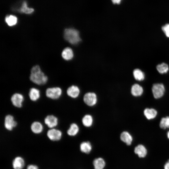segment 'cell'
Instances as JSON below:
<instances>
[{
    "instance_id": "obj_30",
    "label": "cell",
    "mask_w": 169,
    "mask_h": 169,
    "mask_svg": "<svg viewBox=\"0 0 169 169\" xmlns=\"http://www.w3.org/2000/svg\"><path fill=\"white\" fill-rule=\"evenodd\" d=\"M112 3L114 4H120L122 0H111Z\"/></svg>"
},
{
    "instance_id": "obj_27",
    "label": "cell",
    "mask_w": 169,
    "mask_h": 169,
    "mask_svg": "<svg viewBox=\"0 0 169 169\" xmlns=\"http://www.w3.org/2000/svg\"><path fill=\"white\" fill-rule=\"evenodd\" d=\"M159 125L160 128L162 129L169 128V116L162 118Z\"/></svg>"
},
{
    "instance_id": "obj_29",
    "label": "cell",
    "mask_w": 169,
    "mask_h": 169,
    "mask_svg": "<svg viewBox=\"0 0 169 169\" xmlns=\"http://www.w3.org/2000/svg\"><path fill=\"white\" fill-rule=\"evenodd\" d=\"M27 169H38L37 166L33 165H30L27 166Z\"/></svg>"
},
{
    "instance_id": "obj_8",
    "label": "cell",
    "mask_w": 169,
    "mask_h": 169,
    "mask_svg": "<svg viewBox=\"0 0 169 169\" xmlns=\"http://www.w3.org/2000/svg\"><path fill=\"white\" fill-rule=\"evenodd\" d=\"M23 100V96L22 94L19 93L13 94L11 98V101L13 105L18 108L22 107V103Z\"/></svg>"
},
{
    "instance_id": "obj_6",
    "label": "cell",
    "mask_w": 169,
    "mask_h": 169,
    "mask_svg": "<svg viewBox=\"0 0 169 169\" xmlns=\"http://www.w3.org/2000/svg\"><path fill=\"white\" fill-rule=\"evenodd\" d=\"M4 125L6 129L9 131H11L17 126V123L14 120L13 115H8L5 117Z\"/></svg>"
},
{
    "instance_id": "obj_1",
    "label": "cell",
    "mask_w": 169,
    "mask_h": 169,
    "mask_svg": "<svg viewBox=\"0 0 169 169\" xmlns=\"http://www.w3.org/2000/svg\"><path fill=\"white\" fill-rule=\"evenodd\" d=\"M30 79L34 83L41 85L47 82L48 78L42 72L39 66L36 65L33 67L31 69Z\"/></svg>"
},
{
    "instance_id": "obj_16",
    "label": "cell",
    "mask_w": 169,
    "mask_h": 169,
    "mask_svg": "<svg viewBox=\"0 0 169 169\" xmlns=\"http://www.w3.org/2000/svg\"><path fill=\"white\" fill-rule=\"evenodd\" d=\"M120 139L127 145H130L133 141V138L131 135L127 131H124L120 135Z\"/></svg>"
},
{
    "instance_id": "obj_22",
    "label": "cell",
    "mask_w": 169,
    "mask_h": 169,
    "mask_svg": "<svg viewBox=\"0 0 169 169\" xmlns=\"http://www.w3.org/2000/svg\"><path fill=\"white\" fill-rule=\"evenodd\" d=\"M79 127L75 123L71 124L69 128L67 130V134L71 136H74L77 134L79 131Z\"/></svg>"
},
{
    "instance_id": "obj_19",
    "label": "cell",
    "mask_w": 169,
    "mask_h": 169,
    "mask_svg": "<svg viewBox=\"0 0 169 169\" xmlns=\"http://www.w3.org/2000/svg\"><path fill=\"white\" fill-rule=\"evenodd\" d=\"M95 169H103L105 165L104 160L99 157L95 159L93 162Z\"/></svg>"
},
{
    "instance_id": "obj_18",
    "label": "cell",
    "mask_w": 169,
    "mask_h": 169,
    "mask_svg": "<svg viewBox=\"0 0 169 169\" xmlns=\"http://www.w3.org/2000/svg\"><path fill=\"white\" fill-rule=\"evenodd\" d=\"M62 56L65 60L71 59L73 57V53L72 49L69 47L65 48L62 51Z\"/></svg>"
},
{
    "instance_id": "obj_20",
    "label": "cell",
    "mask_w": 169,
    "mask_h": 169,
    "mask_svg": "<svg viewBox=\"0 0 169 169\" xmlns=\"http://www.w3.org/2000/svg\"><path fill=\"white\" fill-rule=\"evenodd\" d=\"M80 148L82 152L86 154L90 153L92 149L91 145L89 141H84L81 143Z\"/></svg>"
},
{
    "instance_id": "obj_25",
    "label": "cell",
    "mask_w": 169,
    "mask_h": 169,
    "mask_svg": "<svg viewBox=\"0 0 169 169\" xmlns=\"http://www.w3.org/2000/svg\"><path fill=\"white\" fill-rule=\"evenodd\" d=\"M82 122L85 126L90 127L93 123V118L92 116L90 115H85L82 119Z\"/></svg>"
},
{
    "instance_id": "obj_24",
    "label": "cell",
    "mask_w": 169,
    "mask_h": 169,
    "mask_svg": "<svg viewBox=\"0 0 169 169\" xmlns=\"http://www.w3.org/2000/svg\"><path fill=\"white\" fill-rule=\"evenodd\" d=\"M156 69L158 72L161 74L166 73L169 70L168 65L165 63H162L158 64L156 66Z\"/></svg>"
},
{
    "instance_id": "obj_28",
    "label": "cell",
    "mask_w": 169,
    "mask_h": 169,
    "mask_svg": "<svg viewBox=\"0 0 169 169\" xmlns=\"http://www.w3.org/2000/svg\"><path fill=\"white\" fill-rule=\"evenodd\" d=\"M161 29L166 36L169 38V23H167L163 26Z\"/></svg>"
},
{
    "instance_id": "obj_14",
    "label": "cell",
    "mask_w": 169,
    "mask_h": 169,
    "mask_svg": "<svg viewBox=\"0 0 169 169\" xmlns=\"http://www.w3.org/2000/svg\"><path fill=\"white\" fill-rule=\"evenodd\" d=\"M28 96L31 100L33 101H36L40 97V91L37 88H32L29 90Z\"/></svg>"
},
{
    "instance_id": "obj_23",
    "label": "cell",
    "mask_w": 169,
    "mask_h": 169,
    "mask_svg": "<svg viewBox=\"0 0 169 169\" xmlns=\"http://www.w3.org/2000/svg\"><path fill=\"white\" fill-rule=\"evenodd\" d=\"M5 21L8 26H13L17 24L18 18L15 16L10 15L5 17Z\"/></svg>"
},
{
    "instance_id": "obj_5",
    "label": "cell",
    "mask_w": 169,
    "mask_h": 169,
    "mask_svg": "<svg viewBox=\"0 0 169 169\" xmlns=\"http://www.w3.org/2000/svg\"><path fill=\"white\" fill-rule=\"evenodd\" d=\"M83 100L87 105L92 106L96 104L97 101V96L94 93L88 92L84 95Z\"/></svg>"
},
{
    "instance_id": "obj_4",
    "label": "cell",
    "mask_w": 169,
    "mask_h": 169,
    "mask_svg": "<svg viewBox=\"0 0 169 169\" xmlns=\"http://www.w3.org/2000/svg\"><path fill=\"white\" fill-rule=\"evenodd\" d=\"M152 91L154 97L156 99H159L162 97L165 92L164 85L161 83H156L153 85Z\"/></svg>"
},
{
    "instance_id": "obj_7",
    "label": "cell",
    "mask_w": 169,
    "mask_h": 169,
    "mask_svg": "<svg viewBox=\"0 0 169 169\" xmlns=\"http://www.w3.org/2000/svg\"><path fill=\"white\" fill-rule=\"evenodd\" d=\"M47 135L50 140L54 141H57L61 139L62 136V133L59 130L52 128L47 131Z\"/></svg>"
},
{
    "instance_id": "obj_2",
    "label": "cell",
    "mask_w": 169,
    "mask_h": 169,
    "mask_svg": "<svg viewBox=\"0 0 169 169\" xmlns=\"http://www.w3.org/2000/svg\"><path fill=\"white\" fill-rule=\"evenodd\" d=\"M64 37L66 40L73 44H77L81 40L79 32L73 28H68L65 29Z\"/></svg>"
},
{
    "instance_id": "obj_31",
    "label": "cell",
    "mask_w": 169,
    "mask_h": 169,
    "mask_svg": "<svg viewBox=\"0 0 169 169\" xmlns=\"http://www.w3.org/2000/svg\"><path fill=\"white\" fill-rule=\"evenodd\" d=\"M164 169H169V160H168L164 165Z\"/></svg>"
},
{
    "instance_id": "obj_9",
    "label": "cell",
    "mask_w": 169,
    "mask_h": 169,
    "mask_svg": "<svg viewBox=\"0 0 169 169\" xmlns=\"http://www.w3.org/2000/svg\"><path fill=\"white\" fill-rule=\"evenodd\" d=\"M44 122L49 128H53L58 125V119L53 115H48L44 118Z\"/></svg>"
},
{
    "instance_id": "obj_10",
    "label": "cell",
    "mask_w": 169,
    "mask_h": 169,
    "mask_svg": "<svg viewBox=\"0 0 169 169\" xmlns=\"http://www.w3.org/2000/svg\"><path fill=\"white\" fill-rule=\"evenodd\" d=\"M66 92L69 96L75 98L79 96L80 93V90L78 86L73 85L68 88Z\"/></svg>"
},
{
    "instance_id": "obj_21",
    "label": "cell",
    "mask_w": 169,
    "mask_h": 169,
    "mask_svg": "<svg viewBox=\"0 0 169 169\" xmlns=\"http://www.w3.org/2000/svg\"><path fill=\"white\" fill-rule=\"evenodd\" d=\"M133 73L134 78L137 80L141 81L145 78V74L139 69H134Z\"/></svg>"
},
{
    "instance_id": "obj_26",
    "label": "cell",
    "mask_w": 169,
    "mask_h": 169,
    "mask_svg": "<svg viewBox=\"0 0 169 169\" xmlns=\"http://www.w3.org/2000/svg\"><path fill=\"white\" fill-rule=\"evenodd\" d=\"M20 12L27 14L32 13L34 11V9L32 8H28L26 2H24L22 4L20 9Z\"/></svg>"
},
{
    "instance_id": "obj_11",
    "label": "cell",
    "mask_w": 169,
    "mask_h": 169,
    "mask_svg": "<svg viewBox=\"0 0 169 169\" xmlns=\"http://www.w3.org/2000/svg\"><path fill=\"white\" fill-rule=\"evenodd\" d=\"M134 152L140 158L145 157L147 154V150L146 147L142 145L139 144L134 149Z\"/></svg>"
},
{
    "instance_id": "obj_15",
    "label": "cell",
    "mask_w": 169,
    "mask_h": 169,
    "mask_svg": "<svg viewBox=\"0 0 169 169\" xmlns=\"http://www.w3.org/2000/svg\"><path fill=\"white\" fill-rule=\"evenodd\" d=\"M30 129L32 132L33 133L38 134L42 132L43 127L40 122L35 121L32 123L31 125Z\"/></svg>"
},
{
    "instance_id": "obj_17",
    "label": "cell",
    "mask_w": 169,
    "mask_h": 169,
    "mask_svg": "<svg viewBox=\"0 0 169 169\" xmlns=\"http://www.w3.org/2000/svg\"><path fill=\"white\" fill-rule=\"evenodd\" d=\"M157 111L153 108H147L144 111V114L146 118L148 120L155 118L157 115Z\"/></svg>"
},
{
    "instance_id": "obj_12",
    "label": "cell",
    "mask_w": 169,
    "mask_h": 169,
    "mask_svg": "<svg viewBox=\"0 0 169 169\" xmlns=\"http://www.w3.org/2000/svg\"><path fill=\"white\" fill-rule=\"evenodd\" d=\"M143 90L141 86L137 84H134L131 89V94L134 96H140L143 93Z\"/></svg>"
},
{
    "instance_id": "obj_32",
    "label": "cell",
    "mask_w": 169,
    "mask_h": 169,
    "mask_svg": "<svg viewBox=\"0 0 169 169\" xmlns=\"http://www.w3.org/2000/svg\"><path fill=\"white\" fill-rule=\"evenodd\" d=\"M167 137L168 139H169V131H168L167 134Z\"/></svg>"
},
{
    "instance_id": "obj_3",
    "label": "cell",
    "mask_w": 169,
    "mask_h": 169,
    "mask_svg": "<svg viewBox=\"0 0 169 169\" xmlns=\"http://www.w3.org/2000/svg\"><path fill=\"white\" fill-rule=\"evenodd\" d=\"M62 94V89L58 87L48 88L45 91L46 96L53 100L58 99L59 98Z\"/></svg>"
},
{
    "instance_id": "obj_13",
    "label": "cell",
    "mask_w": 169,
    "mask_h": 169,
    "mask_svg": "<svg viewBox=\"0 0 169 169\" xmlns=\"http://www.w3.org/2000/svg\"><path fill=\"white\" fill-rule=\"evenodd\" d=\"M12 165L14 169H22L24 166V161L22 157L17 156L13 160Z\"/></svg>"
}]
</instances>
